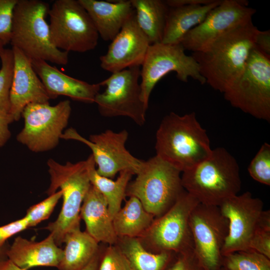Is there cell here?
Listing matches in <instances>:
<instances>
[{"label": "cell", "mask_w": 270, "mask_h": 270, "mask_svg": "<svg viewBox=\"0 0 270 270\" xmlns=\"http://www.w3.org/2000/svg\"><path fill=\"white\" fill-rule=\"evenodd\" d=\"M194 250L204 270H220L222 250L228 232V220L218 206L198 203L189 220Z\"/></svg>", "instance_id": "13"}, {"label": "cell", "mask_w": 270, "mask_h": 270, "mask_svg": "<svg viewBox=\"0 0 270 270\" xmlns=\"http://www.w3.org/2000/svg\"><path fill=\"white\" fill-rule=\"evenodd\" d=\"M100 250L98 254L82 270H98L100 258Z\"/></svg>", "instance_id": "42"}, {"label": "cell", "mask_w": 270, "mask_h": 270, "mask_svg": "<svg viewBox=\"0 0 270 270\" xmlns=\"http://www.w3.org/2000/svg\"><path fill=\"white\" fill-rule=\"evenodd\" d=\"M181 179L184 190L200 203L207 205L218 206L241 189L238 163L222 147L212 150L206 159L182 172Z\"/></svg>", "instance_id": "3"}, {"label": "cell", "mask_w": 270, "mask_h": 270, "mask_svg": "<svg viewBox=\"0 0 270 270\" xmlns=\"http://www.w3.org/2000/svg\"><path fill=\"white\" fill-rule=\"evenodd\" d=\"M129 197L112 219L114 230L118 237L140 238L155 218L146 210L138 198Z\"/></svg>", "instance_id": "26"}, {"label": "cell", "mask_w": 270, "mask_h": 270, "mask_svg": "<svg viewBox=\"0 0 270 270\" xmlns=\"http://www.w3.org/2000/svg\"><path fill=\"white\" fill-rule=\"evenodd\" d=\"M14 120L10 114L0 113V147L4 146L10 137L8 128Z\"/></svg>", "instance_id": "38"}, {"label": "cell", "mask_w": 270, "mask_h": 270, "mask_svg": "<svg viewBox=\"0 0 270 270\" xmlns=\"http://www.w3.org/2000/svg\"><path fill=\"white\" fill-rule=\"evenodd\" d=\"M228 221V232L222 255L250 250V244L262 212L264 203L249 192L233 196L218 206Z\"/></svg>", "instance_id": "16"}, {"label": "cell", "mask_w": 270, "mask_h": 270, "mask_svg": "<svg viewBox=\"0 0 270 270\" xmlns=\"http://www.w3.org/2000/svg\"><path fill=\"white\" fill-rule=\"evenodd\" d=\"M62 197V192L59 190L42 201L30 206L24 216L28 220L29 228L34 226L48 218Z\"/></svg>", "instance_id": "32"}, {"label": "cell", "mask_w": 270, "mask_h": 270, "mask_svg": "<svg viewBox=\"0 0 270 270\" xmlns=\"http://www.w3.org/2000/svg\"><path fill=\"white\" fill-rule=\"evenodd\" d=\"M95 166L96 163L92 155L89 166L90 182L105 198L109 212L113 219L121 208L122 202L126 196L128 186L134 174L128 170L122 171L116 180H114L100 175Z\"/></svg>", "instance_id": "28"}, {"label": "cell", "mask_w": 270, "mask_h": 270, "mask_svg": "<svg viewBox=\"0 0 270 270\" xmlns=\"http://www.w3.org/2000/svg\"><path fill=\"white\" fill-rule=\"evenodd\" d=\"M49 9L44 1L18 0L14 10L10 43L31 60L66 65L68 52L57 48L52 41L46 20Z\"/></svg>", "instance_id": "5"}, {"label": "cell", "mask_w": 270, "mask_h": 270, "mask_svg": "<svg viewBox=\"0 0 270 270\" xmlns=\"http://www.w3.org/2000/svg\"><path fill=\"white\" fill-rule=\"evenodd\" d=\"M0 270H22L12 262L8 259L0 262Z\"/></svg>", "instance_id": "41"}, {"label": "cell", "mask_w": 270, "mask_h": 270, "mask_svg": "<svg viewBox=\"0 0 270 270\" xmlns=\"http://www.w3.org/2000/svg\"><path fill=\"white\" fill-rule=\"evenodd\" d=\"M6 254L8 259L22 270L38 266L58 268L63 257V250L50 234L38 242L18 236L8 247Z\"/></svg>", "instance_id": "20"}, {"label": "cell", "mask_w": 270, "mask_h": 270, "mask_svg": "<svg viewBox=\"0 0 270 270\" xmlns=\"http://www.w3.org/2000/svg\"><path fill=\"white\" fill-rule=\"evenodd\" d=\"M130 0L136 23L150 44L161 42L169 9L164 0Z\"/></svg>", "instance_id": "25"}, {"label": "cell", "mask_w": 270, "mask_h": 270, "mask_svg": "<svg viewBox=\"0 0 270 270\" xmlns=\"http://www.w3.org/2000/svg\"><path fill=\"white\" fill-rule=\"evenodd\" d=\"M248 170L250 176L262 184L270 185V145L265 142L250 162Z\"/></svg>", "instance_id": "31"}, {"label": "cell", "mask_w": 270, "mask_h": 270, "mask_svg": "<svg viewBox=\"0 0 270 270\" xmlns=\"http://www.w3.org/2000/svg\"><path fill=\"white\" fill-rule=\"evenodd\" d=\"M198 200L186 191L162 216L154 218L148 230L138 238L148 251L178 254L194 249L190 214Z\"/></svg>", "instance_id": "9"}, {"label": "cell", "mask_w": 270, "mask_h": 270, "mask_svg": "<svg viewBox=\"0 0 270 270\" xmlns=\"http://www.w3.org/2000/svg\"><path fill=\"white\" fill-rule=\"evenodd\" d=\"M91 18L102 38L112 40L134 14L130 0H78Z\"/></svg>", "instance_id": "21"}, {"label": "cell", "mask_w": 270, "mask_h": 270, "mask_svg": "<svg viewBox=\"0 0 270 270\" xmlns=\"http://www.w3.org/2000/svg\"><path fill=\"white\" fill-rule=\"evenodd\" d=\"M6 44L2 41L0 40V54L4 50V46Z\"/></svg>", "instance_id": "44"}, {"label": "cell", "mask_w": 270, "mask_h": 270, "mask_svg": "<svg viewBox=\"0 0 270 270\" xmlns=\"http://www.w3.org/2000/svg\"><path fill=\"white\" fill-rule=\"evenodd\" d=\"M9 246L6 242L3 246L0 247V262L8 259L6 252Z\"/></svg>", "instance_id": "43"}, {"label": "cell", "mask_w": 270, "mask_h": 270, "mask_svg": "<svg viewBox=\"0 0 270 270\" xmlns=\"http://www.w3.org/2000/svg\"><path fill=\"white\" fill-rule=\"evenodd\" d=\"M250 248L270 258V229L256 228Z\"/></svg>", "instance_id": "36"}, {"label": "cell", "mask_w": 270, "mask_h": 270, "mask_svg": "<svg viewBox=\"0 0 270 270\" xmlns=\"http://www.w3.org/2000/svg\"><path fill=\"white\" fill-rule=\"evenodd\" d=\"M63 257L58 270H82L98 254L99 243L80 228L74 229L64 236Z\"/></svg>", "instance_id": "24"}, {"label": "cell", "mask_w": 270, "mask_h": 270, "mask_svg": "<svg viewBox=\"0 0 270 270\" xmlns=\"http://www.w3.org/2000/svg\"><path fill=\"white\" fill-rule=\"evenodd\" d=\"M116 244L128 260L131 270H166L176 254L150 252L136 238L118 237Z\"/></svg>", "instance_id": "27"}, {"label": "cell", "mask_w": 270, "mask_h": 270, "mask_svg": "<svg viewBox=\"0 0 270 270\" xmlns=\"http://www.w3.org/2000/svg\"><path fill=\"white\" fill-rule=\"evenodd\" d=\"M254 44L256 48L270 56V30H258L255 36Z\"/></svg>", "instance_id": "39"}, {"label": "cell", "mask_w": 270, "mask_h": 270, "mask_svg": "<svg viewBox=\"0 0 270 270\" xmlns=\"http://www.w3.org/2000/svg\"><path fill=\"white\" fill-rule=\"evenodd\" d=\"M140 78V66H133L112 73L98 82L100 86H106L94 100L100 114L108 118L128 117L142 126L148 107L141 98Z\"/></svg>", "instance_id": "10"}, {"label": "cell", "mask_w": 270, "mask_h": 270, "mask_svg": "<svg viewBox=\"0 0 270 270\" xmlns=\"http://www.w3.org/2000/svg\"><path fill=\"white\" fill-rule=\"evenodd\" d=\"M0 113L10 114V92L14 67L12 48H4L0 54Z\"/></svg>", "instance_id": "30"}, {"label": "cell", "mask_w": 270, "mask_h": 270, "mask_svg": "<svg viewBox=\"0 0 270 270\" xmlns=\"http://www.w3.org/2000/svg\"><path fill=\"white\" fill-rule=\"evenodd\" d=\"M215 0H164L168 7H176L189 5H206Z\"/></svg>", "instance_id": "40"}, {"label": "cell", "mask_w": 270, "mask_h": 270, "mask_svg": "<svg viewBox=\"0 0 270 270\" xmlns=\"http://www.w3.org/2000/svg\"><path fill=\"white\" fill-rule=\"evenodd\" d=\"M227 270H270V258L252 250L236 252L223 256Z\"/></svg>", "instance_id": "29"}, {"label": "cell", "mask_w": 270, "mask_h": 270, "mask_svg": "<svg viewBox=\"0 0 270 270\" xmlns=\"http://www.w3.org/2000/svg\"><path fill=\"white\" fill-rule=\"evenodd\" d=\"M156 156L181 172L198 165L212 154L206 130L194 112H174L162 120L156 134Z\"/></svg>", "instance_id": "2"}, {"label": "cell", "mask_w": 270, "mask_h": 270, "mask_svg": "<svg viewBox=\"0 0 270 270\" xmlns=\"http://www.w3.org/2000/svg\"><path fill=\"white\" fill-rule=\"evenodd\" d=\"M12 50L14 67L10 92V114L14 121H17L28 104L49 103L50 98L34 71L32 60L18 48L12 47Z\"/></svg>", "instance_id": "18"}, {"label": "cell", "mask_w": 270, "mask_h": 270, "mask_svg": "<svg viewBox=\"0 0 270 270\" xmlns=\"http://www.w3.org/2000/svg\"><path fill=\"white\" fill-rule=\"evenodd\" d=\"M32 64L50 99L64 96L82 102H94L101 87L98 83L90 84L72 78L42 60H32Z\"/></svg>", "instance_id": "19"}, {"label": "cell", "mask_w": 270, "mask_h": 270, "mask_svg": "<svg viewBox=\"0 0 270 270\" xmlns=\"http://www.w3.org/2000/svg\"><path fill=\"white\" fill-rule=\"evenodd\" d=\"M166 270H204L194 249L176 254Z\"/></svg>", "instance_id": "35"}, {"label": "cell", "mask_w": 270, "mask_h": 270, "mask_svg": "<svg viewBox=\"0 0 270 270\" xmlns=\"http://www.w3.org/2000/svg\"><path fill=\"white\" fill-rule=\"evenodd\" d=\"M181 44H150L140 68L141 98L148 106L151 92L158 82L171 72L177 78L186 82L189 78L203 84L206 80L200 72L198 64L191 56H188Z\"/></svg>", "instance_id": "12"}, {"label": "cell", "mask_w": 270, "mask_h": 270, "mask_svg": "<svg viewBox=\"0 0 270 270\" xmlns=\"http://www.w3.org/2000/svg\"><path fill=\"white\" fill-rule=\"evenodd\" d=\"M222 0H215L206 5L169 7L162 43L180 44L186 34L200 24L209 12Z\"/></svg>", "instance_id": "23"}, {"label": "cell", "mask_w": 270, "mask_h": 270, "mask_svg": "<svg viewBox=\"0 0 270 270\" xmlns=\"http://www.w3.org/2000/svg\"><path fill=\"white\" fill-rule=\"evenodd\" d=\"M128 133L126 130L114 132L110 130L91 134L89 140L80 136L74 128L66 130L61 136L64 140L80 142L92 151L97 172L113 179L118 173L128 170L136 174L143 160L133 156L126 148Z\"/></svg>", "instance_id": "14"}, {"label": "cell", "mask_w": 270, "mask_h": 270, "mask_svg": "<svg viewBox=\"0 0 270 270\" xmlns=\"http://www.w3.org/2000/svg\"><path fill=\"white\" fill-rule=\"evenodd\" d=\"M180 172L156 155L142 163L130 181L126 196L138 198L155 218L166 212L186 192Z\"/></svg>", "instance_id": "6"}, {"label": "cell", "mask_w": 270, "mask_h": 270, "mask_svg": "<svg viewBox=\"0 0 270 270\" xmlns=\"http://www.w3.org/2000/svg\"><path fill=\"white\" fill-rule=\"evenodd\" d=\"M48 14L52 41L57 48L84 52L96 48L99 34L78 0H56Z\"/></svg>", "instance_id": "8"}, {"label": "cell", "mask_w": 270, "mask_h": 270, "mask_svg": "<svg viewBox=\"0 0 270 270\" xmlns=\"http://www.w3.org/2000/svg\"><path fill=\"white\" fill-rule=\"evenodd\" d=\"M248 2L224 0L199 24L189 30L180 44L192 52L201 51L229 30L252 20L256 12Z\"/></svg>", "instance_id": "15"}, {"label": "cell", "mask_w": 270, "mask_h": 270, "mask_svg": "<svg viewBox=\"0 0 270 270\" xmlns=\"http://www.w3.org/2000/svg\"><path fill=\"white\" fill-rule=\"evenodd\" d=\"M150 45L138 26L134 14L112 40L106 52L100 57V67L112 74L141 66Z\"/></svg>", "instance_id": "17"}, {"label": "cell", "mask_w": 270, "mask_h": 270, "mask_svg": "<svg viewBox=\"0 0 270 270\" xmlns=\"http://www.w3.org/2000/svg\"><path fill=\"white\" fill-rule=\"evenodd\" d=\"M98 270H131V268L127 258L116 244L100 250Z\"/></svg>", "instance_id": "33"}, {"label": "cell", "mask_w": 270, "mask_h": 270, "mask_svg": "<svg viewBox=\"0 0 270 270\" xmlns=\"http://www.w3.org/2000/svg\"><path fill=\"white\" fill-rule=\"evenodd\" d=\"M71 112L68 100L60 101L55 106L49 103L28 104L22 114L24 124L17 135V140L33 152L52 150L59 143Z\"/></svg>", "instance_id": "11"}, {"label": "cell", "mask_w": 270, "mask_h": 270, "mask_svg": "<svg viewBox=\"0 0 270 270\" xmlns=\"http://www.w3.org/2000/svg\"><path fill=\"white\" fill-rule=\"evenodd\" d=\"M28 228V222L25 216L0 226V247L5 244L10 238Z\"/></svg>", "instance_id": "37"}, {"label": "cell", "mask_w": 270, "mask_h": 270, "mask_svg": "<svg viewBox=\"0 0 270 270\" xmlns=\"http://www.w3.org/2000/svg\"><path fill=\"white\" fill-rule=\"evenodd\" d=\"M80 217L85 223L86 231L98 243L108 245L116 244L118 236L114 230L107 202L92 185L82 202Z\"/></svg>", "instance_id": "22"}, {"label": "cell", "mask_w": 270, "mask_h": 270, "mask_svg": "<svg viewBox=\"0 0 270 270\" xmlns=\"http://www.w3.org/2000/svg\"><path fill=\"white\" fill-rule=\"evenodd\" d=\"M258 30L252 20L226 32L204 50L192 53L202 76L224 92L241 75L255 46Z\"/></svg>", "instance_id": "1"}, {"label": "cell", "mask_w": 270, "mask_h": 270, "mask_svg": "<svg viewBox=\"0 0 270 270\" xmlns=\"http://www.w3.org/2000/svg\"><path fill=\"white\" fill-rule=\"evenodd\" d=\"M220 270H227L225 268L222 267Z\"/></svg>", "instance_id": "45"}, {"label": "cell", "mask_w": 270, "mask_h": 270, "mask_svg": "<svg viewBox=\"0 0 270 270\" xmlns=\"http://www.w3.org/2000/svg\"><path fill=\"white\" fill-rule=\"evenodd\" d=\"M236 108L270 121V56L254 46L241 75L224 92Z\"/></svg>", "instance_id": "7"}, {"label": "cell", "mask_w": 270, "mask_h": 270, "mask_svg": "<svg viewBox=\"0 0 270 270\" xmlns=\"http://www.w3.org/2000/svg\"><path fill=\"white\" fill-rule=\"evenodd\" d=\"M92 158L91 154L86 160L64 164L52 158L47 162L50 183L46 192L50 196L60 189L63 199L58 218L45 228L58 246L64 243L68 232L80 228L81 206L92 185L89 177Z\"/></svg>", "instance_id": "4"}, {"label": "cell", "mask_w": 270, "mask_h": 270, "mask_svg": "<svg viewBox=\"0 0 270 270\" xmlns=\"http://www.w3.org/2000/svg\"><path fill=\"white\" fill-rule=\"evenodd\" d=\"M18 0H0V40L10 43L14 10Z\"/></svg>", "instance_id": "34"}]
</instances>
